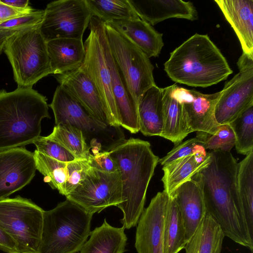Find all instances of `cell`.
<instances>
[{"label": "cell", "mask_w": 253, "mask_h": 253, "mask_svg": "<svg viewBox=\"0 0 253 253\" xmlns=\"http://www.w3.org/2000/svg\"><path fill=\"white\" fill-rule=\"evenodd\" d=\"M210 163L196 174L206 212L225 236L253 252V240L246 226L237 189L238 163L230 152L211 151Z\"/></svg>", "instance_id": "6da1fadb"}, {"label": "cell", "mask_w": 253, "mask_h": 253, "mask_svg": "<svg viewBox=\"0 0 253 253\" xmlns=\"http://www.w3.org/2000/svg\"><path fill=\"white\" fill-rule=\"evenodd\" d=\"M110 153L122 182L123 202L117 206L123 214L120 222L129 229L137 225L144 209L147 190L160 159L149 142L134 138L125 139Z\"/></svg>", "instance_id": "7a4b0ae2"}, {"label": "cell", "mask_w": 253, "mask_h": 253, "mask_svg": "<svg viewBox=\"0 0 253 253\" xmlns=\"http://www.w3.org/2000/svg\"><path fill=\"white\" fill-rule=\"evenodd\" d=\"M164 70L175 83L202 87L217 84L233 73L209 36L197 33L170 53Z\"/></svg>", "instance_id": "3957f363"}, {"label": "cell", "mask_w": 253, "mask_h": 253, "mask_svg": "<svg viewBox=\"0 0 253 253\" xmlns=\"http://www.w3.org/2000/svg\"><path fill=\"white\" fill-rule=\"evenodd\" d=\"M45 118H50L47 99L37 91L0 90V151L33 143L41 136Z\"/></svg>", "instance_id": "277c9868"}, {"label": "cell", "mask_w": 253, "mask_h": 253, "mask_svg": "<svg viewBox=\"0 0 253 253\" xmlns=\"http://www.w3.org/2000/svg\"><path fill=\"white\" fill-rule=\"evenodd\" d=\"M93 215L66 199L43 211L41 243L37 253H77L90 234Z\"/></svg>", "instance_id": "5b68a950"}, {"label": "cell", "mask_w": 253, "mask_h": 253, "mask_svg": "<svg viewBox=\"0 0 253 253\" xmlns=\"http://www.w3.org/2000/svg\"><path fill=\"white\" fill-rule=\"evenodd\" d=\"M49 106L55 125L68 124L80 129L93 155L110 151L125 139L120 126H110L94 117L60 84Z\"/></svg>", "instance_id": "8992f818"}, {"label": "cell", "mask_w": 253, "mask_h": 253, "mask_svg": "<svg viewBox=\"0 0 253 253\" xmlns=\"http://www.w3.org/2000/svg\"><path fill=\"white\" fill-rule=\"evenodd\" d=\"M40 27L18 31L4 45L3 51L18 88H32L39 80L52 74L47 42Z\"/></svg>", "instance_id": "52a82bcc"}, {"label": "cell", "mask_w": 253, "mask_h": 253, "mask_svg": "<svg viewBox=\"0 0 253 253\" xmlns=\"http://www.w3.org/2000/svg\"><path fill=\"white\" fill-rule=\"evenodd\" d=\"M110 49L133 102L138 107L143 94L156 85L149 58L124 35L104 23Z\"/></svg>", "instance_id": "ba28073f"}, {"label": "cell", "mask_w": 253, "mask_h": 253, "mask_svg": "<svg viewBox=\"0 0 253 253\" xmlns=\"http://www.w3.org/2000/svg\"><path fill=\"white\" fill-rule=\"evenodd\" d=\"M44 211L31 200L17 196L0 200V226L13 239L20 253H37Z\"/></svg>", "instance_id": "9c48e42d"}, {"label": "cell", "mask_w": 253, "mask_h": 253, "mask_svg": "<svg viewBox=\"0 0 253 253\" xmlns=\"http://www.w3.org/2000/svg\"><path fill=\"white\" fill-rule=\"evenodd\" d=\"M104 23L95 16L90 19V33L84 43L85 56L81 67L92 81L101 98L110 126H120L111 77L101 41Z\"/></svg>", "instance_id": "30bf717a"}, {"label": "cell", "mask_w": 253, "mask_h": 253, "mask_svg": "<svg viewBox=\"0 0 253 253\" xmlns=\"http://www.w3.org/2000/svg\"><path fill=\"white\" fill-rule=\"evenodd\" d=\"M44 11L40 30L46 42L60 39L83 40L93 16L85 0L53 1Z\"/></svg>", "instance_id": "8fae6325"}, {"label": "cell", "mask_w": 253, "mask_h": 253, "mask_svg": "<svg viewBox=\"0 0 253 253\" xmlns=\"http://www.w3.org/2000/svg\"><path fill=\"white\" fill-rule=\"evenodd\" d=\"M93 215L123 202L120 172L102 171L90 167L85 177L66 196Z\"/></svg>", "instance_id": "7c38bea8"}, {"label": "cell", "mask_w": 253, "mask_h": 253, "mask_svg": "<svg viewBox=\"0 0 253 253\" xmlns=\"http://www.w3.org/2000/svg\"><path fill=\"white\" fill-rule=\"evenodd\" d=\"M237 65L239 73L225 84L215 106L219 125L229 124L253 105V57L242 53Z\"/></svg>", "instance_id": "4fadbf2b"}, {"label": "cell", "mask_w": 253, "mask_h": 253, "mask_svg": "<svg viewBox=\"0 0 253 253\" xmlns=\"http://www.w3.org/2000/svg\"><path fill=\"white\" fill-rule=\"evenodd\" d=\"M174 88L182 104L183 119L189 133L196 131L203 135H209L215 132L219 125L215 118L214 109L221 91L203 94L180 87L175 84Z\"/></svg>", "instance_id": "5bb4252c"}, {"label": "cell", "mask_w": 253, "mask_h": 253, "mask_svg": "<svg viewBox=\"0 0 253 253\" xmlns=\"http://www.w3.org/2000/svg\"><path fill=\"white\" fill-rule=\"evenodd\" d=\"M36 170L33 153L24 147L0 151V200L28 184Z\"/></svg>", "instance_id": "9a60e30c"}, {"label": "cell", "mask_w": 253, "mask_h": 253, "mask_svg": "<svg viewBox=\"0 0 253 253\" xmlns=\"http://www.w3.org/2000/svg\"><path fill=\"white\" fill-rule=\"evenodd\" d=\"M169 196L163 191L144 209L136 227L134 247L137 253H163V228Z\"/></svg>", "instance_id": "2e32d148"}, {"label": "cell", "mask_w": 253, "mask_h": 253, "mask_svg": "<svg viewBox=\"0 0 253 253\" xmlns=\"http://www.w3.org/2000/svg\"><path fill=\"white\" fill-rule=\"evenodd\" d=\"M101 41L105 60L111 75L112 88L118 110L120 126L131 133H136L139 131L138 107L130 97L112 55L105 26L102 31Z\"/></svg>", "instance_id": "e0dca14e"}, {"label": "cell", "mask_w": 253, "mask_h": 253, "mask_svg": "<svg viewBox=\"0 0 253 253\" xmlns=\"http://www.w3.org/2000/svg\"><path fill=\"white\" fill-rule=\"evenodd\" d=\"M55 77L59 84L64 87L91 115L109 125L98 92L81 66L63 74L55 75Z\"/></svg>", "instance_id": "ac0fdd59"}, {"label": "cell", "mask_w": 253, "mask_h": 253, "mask_svg": "<svg viewBox=\"0 0 253 253\" xmlns=\"http://www.w3.org/2000/svg\"><path fill=\"white\" fill-rule=\"evenodd\" d=\"M169 197L174 199L178 206L188 242L207 213L201 187L192 177L179 186Z\"/></svg>", "instance_id": "d6986e66"}, {"label": "cell", "mask_w": 253, "mask_h": 253, "mask_svg": "<svg viewBox=\"0 0 253 253\" xmlns=\"http://www.w3.org/2000/svg\"><path fill=\"white\" fill-rule=\"evenodd\" d=\"M129 1L138 17L151 26L171 18L191 21L198 18L197 11L190 1L181 0Z\"/></svg>", "instance_id": "ffe728a7"}, {"label": "cell", "mask_w": 253, "mask_h": 253, "mask_svg": "<svg viewBox=\"0 0 253 253\" xmlns=\"http://www.w3.org/2000/svg\"><path fill=\"white\" fill-rule=\"evenodd\" d=\"M234 30L243 53L253 57V0H215Z\"/></svg>", "instance_id": "44dd1931"}, {"label": "cell", "mask_w": 253, "mask_h": 253, "mask_svg": "<svg viewBox=\"0 0 253 253\" xmlns=\"http://www.w3.org/2000/svg\"><path fill=\"white\" fill-rule=\"evenodd\" d=\"M142 50L149 58L158 57L164 46L163 34L140 18L108 22Z\"/></svg>", "instance_id": "7402d4cb"}, {"label": "cell", "mask_w": 253, "mask_h": 253, "mask_svg": "<svg viewBox=\"0 0 253 253\" xmlns=\"http://www.w3.org/2000/svg\"><path fill=\"white\" fill-rule=\"evenodd\" d=\"M52 74L61 75L75 70L82 64L85 56L83 40L60 39L47 42Z\"/></svg>", "instance_id": "603a6c76"}, {"label": "cell", "mask_w": 253, "mask_h": 253, "mask_svg": "<svg viewBox=\"0 0 253 253\" xmlns=\"http://www.w3.org/2000/svg\"><path fill=\"white\" fill-rule=\"evenodd\" d=\"M211 161L210 152H200L180 158L163 166L162 181L169 196L181 184L192 178Z\"/></svg>", "instance_id": "cb8c5ba5"}, {"label": "cell", "mask_w": 253, "mask_h": 253, "mask_svg": "<svg viewBox=\"0 0 253 253\" xmlns=\"http://www.w3.org/2000/svg\"><path fill=\"white\" fill-rule=\"evenodd\" d=\"M174 85L162 88L163 127L161 137L175 144L182 142L189 134L183 119L181 103Z\"/></svg>", "instance_id": "d4e9b609"}, {"label": "cell", "mask_w": 253, "mask_h": 253, "mask_svg": "<svg viewBox=\"0 0 253 253\" xmlns=\"http://www.w3.org/2000/svg\"><path fill=\"white\" fill-rule=\"evenodd\" d=\"M162 88H149L138 104L139 131L145 136H161L163 127Z\"/></svg>", "instance_id": "484cf974"}, {"label": "cell", "mask_w": 253, "mask_h": 253, "mask_svg": "<svg viewBox=\"0 0 253 253\" xmlns=\"http://www.w3.org/2000/svg\"><path fill=\"white\" fill-rule=\"evenodd\" d=\"M125 227H115L104 218L102 224L91 231L80 253H124L127 238Z\"/></svg>", "instance_id": "4316f807"}, {"label": "cell", "mask_w": 253, "mask_h": 253, "mask_svg": "<svg viewBox=\"0 0 253 253\" xmlns=\"http://www.w3.org/2000/svg\"><path fill=\"white\" fill-rule=\"evenodd\" d=\"M225 235L217 223L206 213L186 243L185 253H221Z\"/></svg>", "instance_id": "83f0119b"}, {"label": "cell", "mask_w": 253, "mask_h": 253, "mask_svg": "<svg viewBox=\"0 0 253 253\" xmlns=\"http://www.w3.org/2000/svg\"><path fill=\"white\" fill-rule=\"evenodd\" d=\"M237 189L243 217L253 240V151L238 163Z\"/></svg>", "instance_id": "f1b7e54d"}, {"label": "cell", "mask_w": 253, "mask_h": 253, "mask_svg": "<svg viewBox=\"0 0 253 253\" xmlns=\"http://www.w3.org/2000/svg\"><path fill=\"white\" fill-rule=\"evenodd\" d=\"M187 243L184 223L174 199L169 196L163 228V253H178Z\"/></svg>", "instance_id": "f546056e"}, {"label": "cell", "mask_w": 253, "mask_h": 253, "mask_svg": "<svg viewBox=\"0 0 253 253\" xmlns=\"http://www.w3.org/2000/svg\"><path fill=\"white\" fill-rule=\"evenodd\" d=\"M93 16L104 23L140 18L129 0H85Z\"/></svg>", "instance_id": "4dcf8cb0"}, {"label": "cell", "mask_w": 253, "mask_h": 253, "mask_svg": "<svg viewBox=\"0 0 253 253\" xmlns=\"http://www.w3.org/2000/svg\"><path fill=\"white\" fill-rule=\"evenodd\" d=\"M47 136L69 151L76 159H87L91 154L82 132L70 125H56Z\"/></svg>", "instance_id": "1f68e13d"}, {"label": "cell", "mask_w": 253, "mask_h": 253, "mask_svg": "<svg viewBox=\"0 0 253 253\" xmlns=\"http://www.w3.org/2000/svg\"><path fill=\"white\" fill-rule=\"evenodd\" d=\"M33 154L37 170L44 176L43 181L65 196L67 163L54 159L37 150Z\"/></svg>", "instance_id": "d6a6232c"}, {"label": "cell", "mask_w": 253, "mask_h": 253, "mask_svg": "<svg viewBox=\"0 0 253 253\" xmlns=\"http://www.w3.org/2000/svg\"><path fill=\"white\" fill-rule=\"evenodd\" d=\"M228 124L234 133L237 153L248 155L253 151V105Z\"/></svg>", "instance_id": "836d02e7"}, {"label": "cell", "mask_w": 253, "mask_h": 253, "mask_svg": "<svg viewBox=\"0 0 253 253\" xmlns=\"http://www.w3.org/2000/svg\"><path fill=\"white\" fill-rule=\"evenodd\" d=\"M196 137L202 141L206 150L230 152L235 145L234 133L228 124L219 125L217 130L211 134L197 133Z\"/></svg>", "instance_id": "e575fe53"}, {"label": "cell", "mask_w": 253, "mask_h": 253, "mask_svg": "<svg viewBox=\"0 0 253 253\" xmlns=\"http://www.w3.org/2000/svg\"><path fill=\"white\" fill-rule=\"evenodd\" d=\"M44 10L35 9L25 14L13 17L0 23V30L20 31L40 26Z\"/></svg>", "instance_id": "d590c367"}, {"label": "cell", "mask_w": 253, "mask_h": 253, "mask_svg": "<svg viewBox=\"0 0 253 253\" xmlns=\"http://www.w3.org/2000/svg\"><path fill=\"white\" fill-rule=\"evenodd\" d=\"M33 144L36 146L37 151L59 161L68 163L76 159L69 151L47 136H40Z\"/></svg>", "instance_id": "8d00e7d4"}, {"label": "cell", "mask_w": 253, "mask_h": 253, "mask_svg": "<svg viewBox=\"0 0 253 253\" xmlns=\"http://www.w3.org/2000/svg\"><path fill=\"white\" fill-rule=\"evenodd\" d=\"M206 151L202 141L196 137L175 145L165 157L159 159V163L163 166L180 158Z\"/></svg>", "instance_id": "74e56055"}, {"label": "cell", "mask_w": 253, "mask_h": 253, "mask_svg": "<svg viewBox=\"0 0 253 253\" xmlns=\"http://www.w3.org/2000/svg\"><path fill=\"white\" fill-rule=\"evenodd\" d=\"M90 168L87 160L76 159L67 163L65 196L73 191L85 177Z\"/></svg>", "instance_id": "f35d334b"}, {"label": "cell", "mask_w": 253, "mask_h": 253, "mask_svg": "<svg viewBox=\"0 0 253 253\" xmlns=\"http://www.w3.org/2000/svg\"><path fill=\"white\" fill-rule=\"evenodd\" d=\"M87 160L91 168L108 172H119L117 165L110 156V151L91 154Z\"/></svg>", "instance_id": "ab89813d"}, {"label": "cell", "mask_w": 253, "mask_h": 253, "mask_svg": "<svg viewBox=\"0 0 253 253\" xmlns=\"http://www.w3.org/2000/svg\"><path fill=\"white\" fill-rule=\"evenodd\" d=\"M0 250L7 253L17 252L15 242L0 226Z\"/></svg>", "instance_id": "60d3db41"}, {"label": "cell", "mask_w": 253, "mask_h": 253, "mask_svg": "<svg viewBox=\"0 0 253 253\" xmlns=\"http://www.w3.org/2000/svg\"><path fill=\"white\" fill-rule=\"evenodd\" d=\"M30 12H31L14 8L0 1V23L10 18Z\"/></svg>", "instance_id": "b9f144b4"}, {"label": "cell", "mask_w": 253, "mask_h": 253, "mask_svg": "<svg viewBox=\"0 0 253 253\" xmlns=\"http://www.w3.org/2000/svg\"><path fill=\"white\" fill-rule=\"evenodd\" d=\"M0 1L7 6L17 9L28 12H31L35 10L29 5L28 0H0Z\"/></svg>", "instance_id": "7bdbcfd3"}, {"label": "cell", "mask_w": 253, "mask_h": 253, "mask_svg": "<svg viewBox=\"0 0 253 253\" xmlns=\"http://www.w3.org/2000/svg\"><path fill=\"white\" fill-rule=\"evenodd\" d=\"M17 32L0 30V54L3 51L4 45L8 39Z\"/></svg>", "instance_id": "ee69618b"}, {"label": "cell", "mask_w": 253, "mask_h": 253, "mask_svg": "<svg viewBox=\"0 0 253 253\" xmlns=\"http://www.w3.org/2000/svg\"><path fill=\"white\" fill-rule=\"evenodd\" d=\"M18 253L17 252H12V253Z\"/></svg>", "instance_id": "f6af8a7d"}]
</instances>
